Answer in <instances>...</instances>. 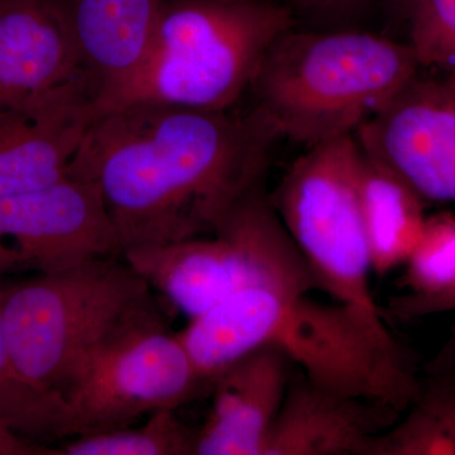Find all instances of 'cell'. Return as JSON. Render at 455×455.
<instances>
[{
  "instance_id": "obj_11",
  "label": "cell",
  "mask_w": 455,
  "mask_h": 455,
  "mask_svg": "<svg viewBox=\"0 0 455 455\" xmlns=\"http://www.w3.org/2000/svg\"><path fill=\"white\" fill-rule=\"evenodd\" d=\"M95 90L71 86L0 108V199L49 187L70 175L94 121Z\"/></svg>"
},
{
  "instance_id": "obj_18",
  "label": "cell",
  "mask_w": 455,
  "mask_h": 455,
  "mask_svg": "<svg viewBox=\"0 0 455 455\" xmlns=\"http://www.w3.org/2000/svg\"><path fill=\"white\" fill-rule=\"evenodd\" d=\"M403 267L405 293L392 299V313L414 319L455 310V214L427 217Z\"/></svg>"
},
{
  "instance_id": "obj_20",
  "label": "cell",
  "mask_w": 455,
  "mask_h": 455,
  "mask_svg": "<svg viewBox=\"0 0 455 455\" xmlns=\"http://www.w3.org/2000/svg\"><path fill=\"white\" fill-rule=\"evenodd\" d=\"M197 429L182 423L176 410H160L137 429L76 435L53 455H196Z\"/></svg>"
},
{
  "instance_id": "obj_14",
  "label": "cell",
  "mask_w": 455,
  "mask_h": 455,
  "mask_svg": "<svg viewBox=\"0 0 455 455\" xmlns=\"http://www.w3.org/2000/svg\"><path fill=\"white\" fill-rule=\"evenodd\" d=\"M400 415L382 403L326 390L301 373L290 379L263 455H370L373 440Z\"/></svg>"
},
{
  "instance_id": "obj_12",
  "label": "cell",
  "mask_w": 455,
  "mask_h": 455,
  "mask_svg": "<svg viewBox=\"0 0 455 455\" xmlns=\"http://www.w3.org/2000/svg\"><path fill=\"white\" fill-rule=\"evenodd\" d=\"M77 85L97 94L55 0H0V108Z\"/></svg>"
},
{
  "instance_id": "obj_6",
  "label": "cell",
  "mask_w": 455,
  "mask_h": 455,
  "mask_svg": "<svg viewBox=\"0 0 455 455\" xmlns=\"http://www.w3.org/2000/svg\"><path fill=\"white\" fill-rule=\"evenodd\" d=\"M122 256L190 320L254 284L319 289L263 184L233 209L214 235L128 248Z\"/></svg>"
},
{
  "instance_id": "obj_9",
  "label": "cell",
  "mask_w": 455,
  "mask_h": 455,
  "mask_svg": "<svg viewBox=\"0 0 455 455\" xmlns=\"http://www.w3.org/2000/svg\"><path fill=\"white\" fill-rule=\"evenodd\" d=\"M122 245L92 180L68 175L55 184L0 199V280L56 274Z\"/></svg>"
},
{
  "instance_id": "obj_21",
  "label": "cell",
  "mask_w": 455,
  "mask_h": 455,
  "mask_svg": "<svg viewBox=\"0 0 455 455\" xmlns=\"http://www.w3.org/2000/svg\"><path fill=\"white\" fill-rule=\"evenodd\" d=\"M410 47L420 70L455 77V0H415Z\"/></svg>"
},
{
  "instance_id": "obj_19",
  "label": "cell",
  "mask_w": 455,
  "mask_h": 455,
  "mask_svg": "<svg viewBox=\"0 0 455 455\" xmlns=\"http://www.w3.org/2000/svg\"><path fill=\"white\" fill-rule=\"evenodd\" d=\"M0 427L31 442L71 436L70 414L60 395L40 390L17 370L0 315Z\"/></svg>"
},
{
  "instance_id": "obj_1",
  "label": "cell",
  "mask_w": 455,
  "mask_h": 455,
  "mask_svg": "<svg viewBox=\"0 0 455 455\" xmlns=\"http://www.w3.org/2000/svg\"><path fill=\"white\" fill-rule=\"evenodd\" d=\"M229 110L131 103L95 116L70 175L100 188L122 252L212 235L263 184L277 139Z\"/></svg>"
},
{
  "instance_id": "obj_7",
  "label": "cell",
  "mask_w": 455,
  "mask_h": 455,
  "mask_svg": "<svg viewBox=\"0 0 455 455\" xmlns=\"http://www.w3.org/2000/svg\"><path fill=\"white\" fill-rule=\"evenodd\" d=\"M164 310L148 293L125 311L75 368L62 397L71 436L132 427L211 394Z\"/></svg>"
},
{
  "instance_id": "obj_8",
  "label": "cell",
  "mask_w": 455,
  "mask_h": 455,
  "mask_svg": "<svg viewBox=\"0 0 455 455\" xmlns=\"http://www.w3.org/2000/svg\"><path fill=\"white\" fill-rule=\"evenodd\" d=\"M361 157L355 134L309 147L269 199L319 290L383 320L371 291L372 259L359 197Z\"/></svg>"
},
{
  "instance_id": "obj_3",
  "label": "cell",
  "mask_w": 455,
  "mask_h": 455,
  "mask_svg": "<svg viewBox=\"0 0 455 455\" xmlns=\"http://www.w3.org/2000/svg\"><path fill=\"white\" fill-rule=\"evenodd\" d=\"M419 71L409 44L355 29L291 28L254 75L251 112L276 139L313 147L353 136Z\"/></svg>"
},
{
  "instance_id": "obj_17",
  "label": "cell",
  "mask_w": 455,
  "mask_h": 455,
  "mask_svg": "<svg viewBox=\"0 0 455 455\" xmlns=\"http://www.w3.org/2000/svg\"><path fill=\"white\" fill-rule=\"evenodd\" d=\"M370 455H455V340L419 377L405 415L373 440Z\"/></svg>"
},
{
  "instance_id": "obj_22",
  "label": "cell",
  "mask_w": 455,
  "mask_h": 455,
  "mask_svg": "<svg viewBox=\"0 0 455 455\" xmlns=\"http://www.w3.org/2000/svg\"><path fill=\"white\" fill-rule=\"evenodd\" d=\"M367 0H299L311 14L326 20H339L355 13Z\"/></svg>"
},
{
  "instance_id": "obj_15",
  "label": "cell",
  "mask_w": 455,
  "mask_h": 455,
  "mask_svg": "<svg viewBox=\"0 0 455 455\" xmlns=\"http://www.w3.org/2000/svg\"><path fill=\"white\" fill-rule=\"evenodd\" d=\"M55 2L84 70L97 89V112L142 66L166 0Z\"/></svg>"
},
{
  "instance_id": "obj_13",
  "label": "cell",
  "mask_w": 455,
  "mask_h": 455,
  "mask_svg": "<svg viewBox=\"0 0 455 455\" xmlns=\"http://www.w3.org/2000/svg\"><path fill=\"white\" fill-rule=\"evenodd\" d=\"M291 364L280 350L262 347L218 373L211 412L197 429L196 455H263Z\"/></svg>"
},
{
  "instance_id": "obj_23",
  "label": "cell",
  "mask_w": 455,
  "mask_h": 455,
  "mask_svg": "<svg viewBox=\"0 0 455 455\" xmlns=\"http://www.w3.org/2000/svg\"><path fill=\"white\" fill-rule=\"evenodd\" d=\"M0 455H52V448L0 427Z\"/></svg>"
},
{
  "instance_id": "obj_16",
  "label": "cell",
  "mask_w": 455,
  "mask_h": 455,
  "mask_svg": "<svg viewBox=\"0 0 455 455\" xmlns=\"http://www.w3.org/2000/svg\"><path fill=\"white\" fill-rule=\"evenodd\" d=\"M358 185L373 274L385 276L403 266L414 250L427 202L396 171L363 149Z\"/></svg>"
},
{
  "instance_id": "obj_4",
  "label": "cell",
  "mask_w": 455,
  "mask_h": 455,
  "mask_svg": "<svg viewBox=\"0 0 455 455\" xmlns=\"http://www.w3.org/2000/svg\"><path fill=\"white\" fill-rule=\"evenodd\" d=\"M291 28L289 9L267 0H166L145 61L97 116L131 103L230 109Z\"/></svg>"
},
{
  "instance_id": "obj_10",
  "label": "cell",
  "mask_w": 455,
  "mask_h": 455,
  "mask_svg": "<svg viewBox=\"0 0 455 455\" xmlns=\"http://www.w3.org/2000/svg\"><path fill=\"white\" fill-rule=\"evenodd\" d=\"M355 137L425 202L455 205V77L419 71Z\"/></svg>"
},
{
  "instance_id": "obj_5",
  "label": "cell",
  "mask_w": 455,
  "mask_h": 455,
  "mask_svg": "<svg viewBox=\"0 0 455 455\" xmlns=\"http://www.w3.org/2000/svg\"><path fill=\"white\" fill-rule=\"evenodd\" d=\"M151 292L122 256L27 280H0V315L17 370L36 387L62 397L77 364Z\"/></svg>"
},
{
  "instance_id": "obj_24",
  "label": "cell",
  "mask_w": 455,
  "mask_h": 455,
  "mask_svg": "<svg viewBox=\"0 0 455 455\" xmlns=\"http://www.w3.org/2000/svg\"><path fill=\"white\" fill-rule=\"evenodd\" d=\"M401 8L405 9L407 14L410 13V9H411L412 4H414L415 0H395Z\"/></svg>"
},
{
  "instance_id": "obj_2",
  "label": "cell",
  "mask_w": 455,
  "mask_h": 455,
  "mask_svg": "<svg viewBox=\"0 0 455 455\" xmlns=\"http://www.w3.org/2000/svg\"><path fill=\"white\" fill-rule=\"evenodd\" d=\"M178 335L209 381L252 350L272 347L326 390L400 414L418 387L411 359L383 320L340 302L314 300L293 287H244Z\"/></svg>"
}]
</instances>
